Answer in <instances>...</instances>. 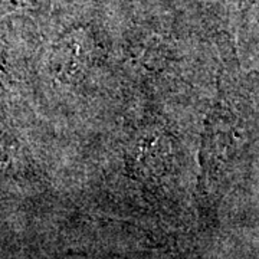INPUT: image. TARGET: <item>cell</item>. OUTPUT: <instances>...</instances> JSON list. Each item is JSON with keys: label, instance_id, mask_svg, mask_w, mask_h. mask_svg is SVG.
Instances as JSON below:
<instances>
[{"label": "cell", "instance_id": "1", "mask_svg": "<svg viewBox=\"0 0 259 259\" xmlns=\"http://www.w3.org/2000/svg\"><path fill=\"white\" fill-rule=\"evenodd\" d=\"M136 167H166L168 146L158 137H144L136 148Z\"/></svg>", "mask_w": 259, "mask_h": 259}]
</instances>
